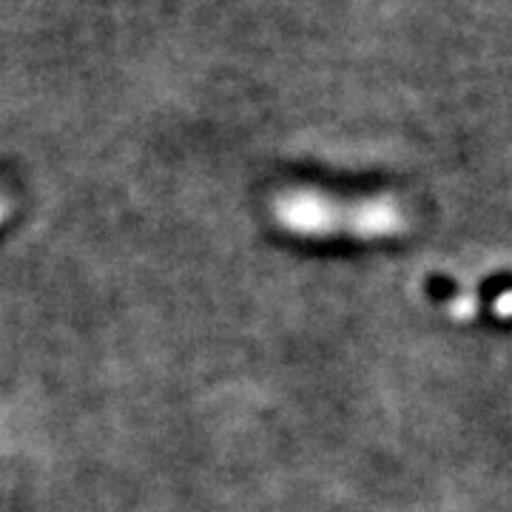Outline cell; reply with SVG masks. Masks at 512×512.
I'll list each match as a JSON object with an SVG mask.
<instances>
[{
  "label": "cell",
  "instance_id": "1",
  "mask_svg": "<svg viewBox=\"0 0 512 512\" xmlns=\"http://www.w3.org/2000/svg\"><path fill=\"white\" fill-rule=\"evenodd\" d=\"M276 225L293 237L384 239L407 231V214L393 197L345 200L316 188L282 191L271 205Z\"/></svg>",
  "mask_w": 512,
  "mask_h": 512
},
{
  "label": "cell",
  "instance_id": "2",
  "mask_svg": "<svg viewBox=\"0 0 512 512\" xmlns=\"http://www.w3.org/2000/svg\"><path fill=\"white\" fill-rule=\"evenodd\" d=\"M3 214H6V208H3V200H0V222H3Z\"/></svg>",
  "mask_w": 512,
  "mask_h": 512
}]
</instances>
